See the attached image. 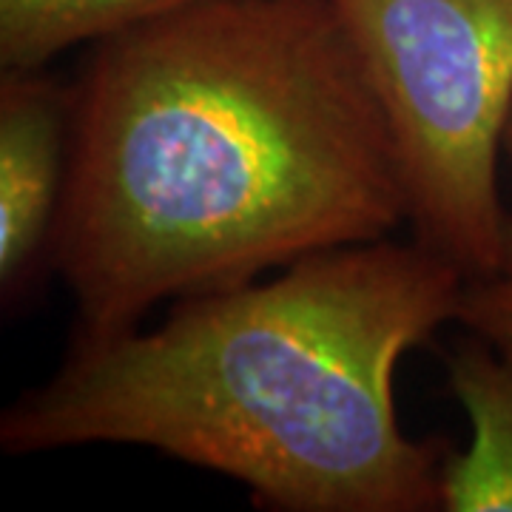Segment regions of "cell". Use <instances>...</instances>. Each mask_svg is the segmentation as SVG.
<instances>
[{"label": "cell", "mask_w": 512, "mask_h": 512, "mask_svg": "<svg viewBox=\"0 0 512 512\" xmlns=\"http://www.w3.org/2000/svg\"><path fill=\"white\" fill-rule=\"evenodd\" d=\"M407 222L333 0H205L92 43L52 271L80 339Z\"/></svg>", "instance_id": "1"}, {"label": "cell", "mask_w": 512, "mask_h": 512, "mask_svg": "<svg viewBox=\"0 0 512 512\" xmlns=\"http://www.w3.org/2000/svg\"><path fill=\"white\" fill-rule=\"evenodd\" d=\"M464 282L416 239L384 237L185 296L157 328L74 336L3 410L0 447H146L237 481L265 510H441L450 447L407 436L396 373L456 322Z\"/></svg>", "instance_id": "2"}, {"label": "cell", "mask_w": 512, "mask_h": 512, "mask_svg": "<svg viewBox=\"0 0 512 512\" xmlns=\"http://www.w3.org/2000/svg\"><path fill=\"white\" fill-rule=\"evenodd\" d=\"M399 157L407 222L464 279L504 254L512 0H333Z\"/></svg>", "instance_id": "3"}, {"label": "cell", "mask_w": 512, "mask_h": 512, "mask_svg": "<svg viewBox=\"0 0 512 512\" xmlns=\"http://www.w3.org/2000/svg\"><path fill=\"white\" fill-rule=\"evenodd\" d=\"M72 86L49 69L0 72V296L18 305L43 268L69 180Z\"/></svg>", "instance_id": "4"}, {"label": "cell", "mask_w": 512, "mask_h": 512, "mask_svg": "<svg viewBox=\"0 0 512 512\" xmlns=\"http://www.w3.org/2000/svg\"><path fill=\"white\" fill-rule=\"evenodd\" d=\"M444 365L470 421V444L444 458L441 510L512 512V342L467 333Z\"/></svg>", "instance_id": "5"}, {"label": "cell", "mask_w": 512, "mask_h": 512, "mask_svg": "<svg viewBox=\"0 0 512 512\" xmlns=\"http://www.w3.org/2000/svg\"><path fill=\"white\" fill-rule=\"evenodd\" d=\"M197 3L205 0H0V69H49L74 46Z\"/></svg>", "instance_id": "6"}, {"label": "cell", "mask_w": 512, "mask_h": 512, "mask_svg": "<svg viewBox=\"0 0 512 512\" xmlns=\"http://www.w3.org/2000/svg\"><path fill=\"white\" fill-rule=\"evenodd\" d=\"M456 322L467 333H478L490 342H512V214L498 268L490 276L464 282Z\"/></svg>", "instance_id": "7"}, {"label": "cell", "mask_w": 512, "mask_h": 512, "mask_svg": "<svg viewBox=\"0 0 512 512\" xmlns=\"http://www.w3.org/2000/svg\"><path fill=\"white\" fill-rule=\"evenodd\" d=\"M504 154H507V160L512 163V117H510V126H507V137H504Z\"/></svg>", "instance_id": "8"}]
</instances>
